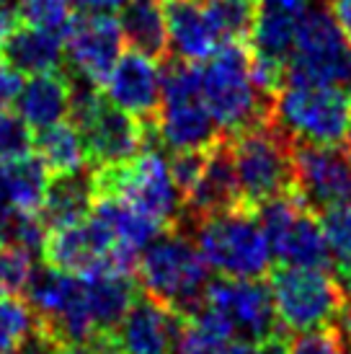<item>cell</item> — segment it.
Masks as SVG:
<instances>
[{"label": "cell", "mask_w": 351, "mask_h": 354, "mask_svg": "<svg viewBox=\"0 0 351 354\" xmlns=\"http://www.w3.org/2000/svg\"><path fill=\"white\" fill-rule=\"evenodd\" d=\"M199 91L222 138H235L263 124L272 114V99L251 73V52L243 41H225L199 68Z\"/></svg>", "instance_id": "cell-1"}, {"label": "cell", "mask_w": 351, "mask_h": 354, "mask_svg": "<svg viewBox=\"0 0 351 354\" xmlns=\"http://www.w3.org/2000/svg\"><path fill=\"white\" fill-rule=\"evenodd\" d=\"M137 282L150 297L178 315L194 313L205 303L209 266L186 227L171 225L137 256Z\"/></svg>", "instance_id": "cell-2"}, {"label": "cell", "mask_w": 351, "mask_h": 354, "mask_svg": "<svg viewBox=\"0 0 351 354\" xmlns=\"http://www.w3.org/2000/svg\"><path fill=\"white\" fill-rule=\"evenodd\" d=\"M269 119L292 145H349L351 93L343 86L284 83Z\"/></svg>", "instance_id": "cell-3"}, {"label": "cell", "mask_w": 351, "mask_h": 354, "mask_svg": "<svg viewBox=\"0 0 351 354\" xmlns=\"http://www.w3.org/2000/svg\"><path fill=\"white\" fill-rule=\"evenodd\" d=\"M209 269L222 277L261 279L272 266V248L263 236L256 207L240 205L186 223ZM181 225V227H186Z\"/></svg>", "instance_id": "cell-4"}, {"label": "cell", "mask_w": 351, "mask_h": 354, "mask_svg": "<svg viewBox=\"0 0 351 354\" xmlns=\"http://www.w3.org/2000/svg\"><path fill=\"white\" fill-rule=\"evenodd\" d=\"M70 122L78 127L86 145L88 163L93 168L129 160L140 150L158 142L153 122L132 117L104 99L101 88L73 80Z\"/></svg>", "instance_id": "cell-5"}, {"label": "cell", "mask_w": 351, "mask_h": 354, "mask_svg": "<svg viewBox=\"0 0 351 354\" xmlns=\"http://www.w3.org/2000/svg\"><path fill=\"white\" fill-rule=\"evenodd\" d=\"M269 292L290 336L336 326L349 303V290L323 269L279 266L269 277Z\"/></svg>", "instance_id": "cell-6"}, {"label": "cell", "mask_w": 351, "mask_h": 354, "mask_svg": "<svg viewBox=\"0 0 351 354\" xmlns=\"http://www.w3.org/2000/svg\"><path fill=\"white\" fill-rule=\"evenodd\" d=\"M93 189L106 197H119L166 225H178L184 217V197L176 187L168 160L153 145L129 160L93 168Z\"/></svg>", "instance_id": "cell-7"}, {"label": "cell", "mask_w": 351, "mask_h": 354, "mask_svg": "<svg viewBox=\"0 0 351 354\" xmlns=\"http://www.w3.org/2000/svg\"><path fill=\"white\" fill-rule=\"evenodd\" d=\"M158 142L178 150H209L217 140H222L215 119L209 114L202 91H199V70L191 62L173 59L163 70V91L158 104L155 119Z\"/></svg>", "instance_id": "cell-8"}, {"label": "cell", "mask_w": 351, "mask_h": 354, "mask_svg": "<svg viewBox=\"0 0 351 354\" xmlns=\"http://www.w3.org/2000/svg\"><path fill=\"white\" fill-rule=\"evenodd\" d=\"M230 140L235 176L248 207L294 192V145L266 119Z\"/></svg>", "instance_id": "cell-9"}, {"label": "cell", "mask_w": 351, "mask_h": 354, "mask_svg": "<svg viewBox=\"0 0 351 354\" xmlns=\"http://www.w3.org/2000/svg\"><path fill=\"white\" fill-rule=\"evenodd\" d=\"M256 215L263 227V236L269 241L272 256L279 259L282 266L323 269V272L333 266L321 217L297 197V192L263 202L256 207Z\"/></svg>", "instance_id": "cell-10"}, {"label": "cell", "mask_w": 351, "mask_h": 354, "mask_svg": "<svg viewBox=\"0 0 351 354\" xmlns=\"http://www.w3.org/2000/svg\"><path fill=\"white\" fill-rule=\"evenodd\" d=\"M41 256L47 266L70 274H135L137 266V254L122 246L93 212L70 225L47 227Z\"/></svg>", "instance_id": "cell-11"}, {"label": "cell", "mask_w": 351, "mask_h": 354, "mask_svg": "<svg viewBox=\"0 0 351 354\" xmlns=\"http://www.w3.org/2000/svg\"><path fill=\"white\" fill-rule=\"evenodd\" d=\"M310 0H256L254 29L248 34L251 73L256 86L274 99L287 83L294 37L310 10Z\"/></svg>", "instance_id": "cell-12"}, {"label": "cell", "mask_w": 351, "mask_h": 354, "mask_svg": "<svg viewBox=\"0 0 351 354\" xmlns=\"http://www.w3.org/2000/svg\"><path fill=\"white\" fill-rule=\"evenodd\" d=\"M287 83L343 88L351 83V44L328 10L310 8L305 13L287 65Z\"/></svg>", "instance_id": "cell-13"}, {"label": "cell", "mask_w": 351, "mask_h": 354, "mask_svg": "<svg viewBox=\"0 0 351 354\" xmlns=\"http://www.w3.org/2000/svg\"><path fill=\"white\" fill-rule=\"evenodd\" d=\"M205 305L225 321L235 339L243 342H266L282 334L269 285L261 279H238L220 277L207 285ZM287 334V331H284Z\"/></svg>", "instance_id": "cell-14"}, {"label": "cell", "mask_w": 351, "mask_h": 354, "mask_svg": "<svg viewBox=\"0 0 351 354\" xmlns=\"http://www.w3.org/2000/svg\"><path fill=\"white\" fill-rule=\"evenodd\" d=\"M181 318L184 315L142 292L111 331L98 334L88 346L96 354H173Z\"/></svg>", "instance_id": "cell-15"}, {"label": "cell", "mask_w": 351, "mask_h": 354, "mask_svg": "<svg viewBox=\"0 0 351 354\" xmlns=\"http://www.w3.org/2000/svg\"><path fill=\"white\" fill-rule=\"evenodd\" d=\"M294 192L315 215L351 205L349 145H294Z\"/></svg>", "instance_id": "cell-16"}, {"label": "cell", "mask_w": 351, "mask_h": 354, "mask_svg": "<svg viewBox=\"0 0 351 354\" xmlns=\"http://www.w3.org/2000/svg\"><path fill=\"white\" fill-rule=\"evenodd\" d=\"M122 29L111 13H83L65 31V62L75 83L101 88L122 55Z\"/></svg>", "instance_id": "cell-17"}, {"label": "cell", "mask_w": 351, "mask_h": 354, "mask_svg": "<svg viewBox=\"0 0 351 354\" xmlns=\"http://www.w3.org/2000/svg\"><path fill=\"white\" fill-rule=\"evenodd\" d=\"M163 91L160 59L142 52H122L101 86L104 99L142 122H153Z\"/></svg>", "instance_id": "cell-18"}, {"label": "cell", "mask_w": 351, "mask_h": 354, "mask_svg": "<svg viewBox=\"0 0 351 354\" xmlns=\"http://www.w3.org/2000/svg\"><path fill=\"white\" fill-rule=\"evenodd\" d=\"M240 205H245V202L240 187H238V176H235L230 140L222 138L207 150L205 168L196 178V184L184 197V217L178 225H186L191 220L225 212V209H233Z\"/></svg>", "instance_id": "cell-19"}, {"label": "cell", "mask_w": 351, "mask_h": 354, "mask_svg": "<svg viewBox=\"0 0 351 354\" xmlns=\"http://www.w3.org/2000/svg\"><path fill=\"white\" fill-rule=\"evenodd\" d=\"M166 26H168V52L173 59L199 65L215 55L225 44L215 21L202 3L191 0H166Z\"/></svg>", "instance_id": "cell-20"}, {"label": "cell", "mask_w": 351, "mask_h": 354, "mask_svg": "<svg viewBox=\"0 0 351 354\" xmlns=\"http://www.w3.org/2000/svg\"><path fill=\"white\" fill-rule=\"evenodd\" d=\"M73 78L62 70H49L31 75L21 88L16 109L31 129H44L70 117Z\"/></svg>", "instance_id": "cell-21"}, {"label": "cell", "mask_w": 351, "mask_h": 354, "mask_svg": "<svg viewBox=\"0 0 351 354\" xmlns=\"http://www.w3.org/2000/svg\"><path fill=\"white\" fill-rule=\"evenodd\" d=\"M93 215L108 227V233L117 238L124 248H129L132 254L140 256V251L153 243L166 227V223H160L158 217L142 212L140 207L129 205L119 197H106V194H98L93 199Z\"/></svg>", "instance_id": "cell-22"}, {"label": "cell", "mask_w": 351, "mask_h": 354, "mask_svg": "<svg viewBox=\"0 0 351 354\" xmlns=\"http://www.w3.org/2000/svg\"><path fill=\"white\" fill-rule=\"evenodd\" d=\"M119 13V29L129 50L163 59L168 55L166 0H127Z\"/></svg>", "instance_id": "cell-23"}, {"label": "cell", "mask_w": 351, "mask_h": 354, "mask_svg": "<svg viewBox=\"0 0 351 354\" xmlns=\"http://www.w3.org/2000/svg\"><path fill=\"white\" fill-rule=\"evenodd\" d=\"M0 59H6L10 68L29 75L59 70V62L65 59V37L57 31L21 24L6 41Z\"/></svg>", "instance_id": "cell-24"}, {"label": "cell", "mask_w": 351, "mask_h": 354, "mask_svg": "<svg viewBox=\"0 0 351 354\" xmlns=\"http://www.w3.org/2000/svg\"><path fill=\"white\" fill-rule=\"evenodd\" d=\"M96 189H93V174L78 171L70 176H52L47 197L41 202L39 217L47 227H59L86 220L93 209Z\"/></svg>", "instance_id": "cell-25"}, {"label": "cell", "mask_w": 351, "mask_h": 354, "mask_svg": "<svg viewBox=\"0 0 351 354\" xmlns=\"http://www.w3.org/2000/svg\"><path fill=\"white\" fill-rule=\"evenodd\" d=\"M49 181H52V174L37 153L3 160V194H6L8 209L39 215Z\"/></svg>", "instance_id": "cell-26"}, {"label": "cell", "mask_w": 351, "mask_h": 354, "mask_svg": "<svg viewBox=\"0 0 351 354\" xmlns=\"http://www.w3.org/2000/svg\"><path fill=\"white\" fill-rule=\"evenodd\" d=\"M34 150L52 176H70L86 171L88 166L86 145L78 127L65 119L39 129V135L34 138Z\"/></svg>", "instance_id": "cell-27"}, {"label": "cell", "mask_w": 351, "mask_h": 354, "mask_svg": "<svg viewBox=\"0 0 351 354\" xmlns=\"http://www.w3.org/2000/svg\"><path fill=\"white\" fill-rule=\"evenodd\" d=\"M233 342V331L225 326L222 318L202 303L194 313L181 318L173 354H227Z\"/></svg>", "instance_id": "cell-28"}, {"label": "cell", "mask_w": 351, "mask_h": 354, "mask_svg": "<svg viewBox=\"0 0 351 354\" xmlns=\"http://www.w3.org/2000/svg\"><path fill=\"white\" fill-rule=\"evenodd\" d=\"M37 328V315L29 300L19 295H0V354L16 352Z\"/></svg>", "instance_id": "cell-29"}, {"label": "cell", "mask_w": 351, "mask_h": 354, "mask_svg": "<svg viewBox=\"0 0 351 354\" xmlns=\"http://www.w3.org/2000/svg\"><path fill=\"white\" fill-rule=\"evenodd\" d=\"M202 6L225 41H248L256 19V0H207Z\"/></svg>", "instance_id": "cell-30"}, {"label": "cell", "mask_w": 351, "mask_h": 354, "mask_svg": "<svg viewBox=\"0 0 351 354\" xmlns=\"http://www.w3.org/2000/svg\"><path fill=\"white\" fill-rule=\"evenodd\" d=\"M318 217H321L333 264L339 266V274L346 282L351 277V205L333 207L328 212H321Z\"/></svg>", "instance_id": "cell-31"}, {"label": "cell", "mask_w": 351, "mask_h": 354, "mask_svg": "<svg viewBox=\"0 0 351 354\" xmlns=\"http://www.w3.org/2000/svg\"><path fill=\"white\" fill-rule=\"evenodd\" d=\"M21 24L37 29L57 31L65 37L73 24V3L70 0H16Z\"/></svg>", "instance_id": "cell-32"}, {"label": "cell", "mask_w": 351, "mask_h": 354, "mask_svg": "<svg viewBox=\"0 0 351 354\" xmlns=\"http://www.w3.org/2000/svg\"><path fill=\"white\" fill-rule=\"evenodd\" d=\"M34 254L19 246L0 248V295H23L34 274Z\"/></svg>", "instance_id": "cell-33"}, {"label": "cell", "mask_w": 351, "mask_h": 354, "mask_svg": "<svg viewBox=\"0 0 351 354\" xmlns=\"http://www.w3.org/2000/svg\"><path fill=\"white\" fill-rule=\"evenodd\" d=\"M34 153V135L31 127L13 111H0V160Z\"/></svg>", "instance_id": "cell-34"}, {"label": "cell", "mask_w": 351, "mask_h": 354, "mask_svg": "<svg viewBox=\"0 0 351 354\" xmlns=\"http://www.w3.org/2000/svg\"><path fill=\"white\" fill-rule=\"evenodd\" d=\"M346 352V339L339 326L318 328V331H305V334L290 336L287 354H343Z\"/></svg>", "instance_id": "cell-35"}, {"label": "cell", "mask_w": 351, "mask_h": 354, "mask_svg": "<svg viewBox=\"0 0 351 354\" xmlns=\"http://www.w3.org/2000/svg\"><path fill=\"white\" fill-rule=\"evenodd\" d=\"M205 160H207V150H178V153H173V158L168 160L181 197H186L189 189L196 184V178H199L202 168H205Z\"/></svg>", "instance_id": "cell-36"}, {"label": "cell", "mask_w": 351, "mask_h": 354, "mask_svg": "<svg viewBox=\"0 0 351 354\" xmlns=\"http://www.w3.org/2000/svg\"><path fill=\"white\" fill-rule=\"evenodd\" d=\"M21 88H23V78L16 68H10L6 59H0V111H6L16 104Z\"/></svg>", "instance_id": "cell-37"}, {"label": "cell", "mask_w": 351, "mask_h": 354, "mask_svg": "<svg viewBox=\"0 0 351 354\" xmlns=\"http://www.w3.org/2000/svg\"><path fill=\"white\" fill-rule=\"evenodd\" d=\"M21 26L19 10H16V0H0V55L6 41L10 39V34Z\"/></svg>", "instance_id": "cell-38"}, {"label": "cell", "mask_w": 351, "mask_h": 354, "mask_svg": "<svg viewBox=\"0 0 351 354\" xmlns=\"http://www.w3.org/2000/svg\"><path fill=\"white\" fill-rule=\"evenodd\" d=\"M328 13L333 16V21L341 29V34L351 44V0H331L328 3Z\"/></svg>", "instance_id": "cell-39"}, {"label": "cell", "mask_w": 351, "mask_h": 354, "mask_svg": "<svg viewBox=\"0 0 351 354\" xmlns=\"http://www.w3.org/2000/svg\"><path fill=\"white\" fill-rule=\"evenodd\" d=\"M73 8L83 10V13H111L119 10L127 0H70Z\"/></svg>", "instance_id": "cell-40"}, {"label": "cell", "mask_w": 351, "mask_h": 354, "mask_svg": "<svg viewBox=\"0 0 351 354\" xmlns=\"http://www.w3.org/2000/svg\"><path fill=\"white\" fill-rule=\"evenodd\" d=\"M287 346H290V334H276L272 339H266L258 344V354H287Z\"/></svg>", "instance_id": "cell-41"}, {"label": "cell", "mask_w": 351, "mask_h": 354, "mask_svg": "<svg viewBox=\"0 0 351 354\" xmlns=\"http://www.w3.org/2000/svg\"><path fill=\"white\" fill-rule=\"evenodd\" d=\"M57 354H96V352L88 344H65V346H59Z\"/></svg>", "instance_id": "cell-42"}, {"label": "cell", "mask_w": 351, "mask_h": 354, "mask_svg": "<svg viewBox=\"0 0 351 354\" xmlns=\"http://www.w3.org/2000/svg\"><path fill=\"white\" fill-rule=\"evenodd\" d=\"M343 326H341V331H343V339L351 344V292H349V303H346V310H343Z\"/></svg>", "instance_id": "cell-43"}, {"label": "cell", "mask_w": 351, "mask_h": 354, "mask_svg": "<svg viewBox=\"0 0 351 354\" xmlns=\"http://www.w3.org/2000/svg\"><path fill=\"white\" fill-rule=\"evenodd\" d=\"M8 212V205H6V194H3V160H0V215Z\"/></svg>", "instance_id": "cell-44"}, {"label": "cell", "mask_w": 351, "mask_h": 354, "mask_svg": "<svg viewBox=\"0 0 351 354\" xmlns=\"http://www.w3.org/2000/svg\"><path fill=\"white\" fill-rule=\"evenodd\" d=\"M343 287H346V290H349V292H351V277H349V279H346V282H343Z\"/></svg>", "instance_id": "cell-45"}, {"label": "cell", "mask_w": 351, "mask_h": 354, "mask_svg": "<svg viewBox=\"0 0 351 354\" xmlns=\"http://www.w3.org/2000/svg\"><path fill=\"white\" fill-rule=\"evenodd\" d=\"M3 246H6V241H3V236H0V248H3Z\"/></svg>", "instance_id": "cell-46"}, {"label": "cell", "mask_w": 351, "mask_h": 354, "mask_svg": "<svg viewBox=\"0 0 351 354\" xmlns=\"http://www.w3.org/2000/svg\"><path fill=\"white\" fill-rule=\"evenodd\" d=\"M8 354H23V352H21V349H16V352H8Z\"/></svg>", "instance_id": "cell-47"}, {"label": "cell", "mask_w": 351, "mask_h": 354, "mask_svg": "<svg viewBox=\"0 0 351 354\" xmlns=\"http://www.w3.org/2000/svg\"><path fill=\"white\" fill-rule=\"evenodd\" d=\"M191 3H207V0H191Z\"/></svg>", "instance_id": "cell-48"}, {"label": "cell", "mask_w": 351, "mask_h": 354, "mask_svg": "<svg viewBox=\"0 0 351 354\" xmlns=\"http://www.w3.org/2000/svg\"><path fill=\"white\" fill-rule=\"evenodd\" d=\"M343 354H351V352H343Z\"/></svg>", "instance_id": "cell-49"}, {"label": "cell", "mask_w": 351, "mask_h": 354, "mask_svg": "<svg viewBox=\"0 0 351 354\" xmlns=\"http://www.w3.org/2000/svg\"><path fill=\"white\" fill-rule=\"evenodd\" d=\"M349 148H351V145H349Z\"/></svg>", "instance_id": "cell-50"}]
</instances>
